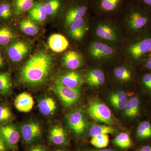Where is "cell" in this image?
Wrapping results in <instances>:
<instances>
[{
  "label": "cell",
  "mask_w": 151,
  "mask_h": 151,
  "mask_svg": "<svg viewBox=\"0 0 151 151\" xmlns=\"http://www.w3.org/2000/svg\"><path fill=\"white\" fill-rule=\"evenodd\" d=\"M85 80L89 86L93 87L101 86L105 82V73L101 69L94 68L86 73Z\"/></svg>",
  "instance_id": "21"
},
{
  "label": "cell",
  "mask_w": 151,
  "mask_h": 151,
  "mask_svg": "<svg viewBox=\"0 0 151 151\" xmlns=\"http://www.w3.org/2000/svg\"><path fill=\"white\" fill-rule=\"evenodd\" d=\"M137 151H151V144L143 145L140 147Z\"/></svg>",
  "instance_id": "40"
},
{
  "label": "cell",
  "mask_w": 151,
  "mask_h": 151,
  "mask_svg": "<svg viewBox=\"0 0 151 151\" xmlns=\"http://www.w3.org/2000/svg\"><path fill=\"white\" fill-rule=\"evenodd\" d=\"M0 151H6L5 143L0 134Z\"/></svg>",
  "instance_id": "41"
},
{
  "label": "cell",
  "mask_w": 151,
  "mask_h": 151,
  "mask_svg": "<svg viewBox=\"0 0 151 151\" xmlns=\"http://www.w3.org/2000/svg\"><path fill=\"white\" fill-rule=\"evenodd\" d=\"M128 0H92L89 2L91 7L96 13L111 15L121 12Z\"/></svg>",
  "instance_id": "6"
},
{
  "label": "cell",
  "mask_w": 151,
  "mask_h": 151,
  "mask_svg": "<svg viewBox=\"0 0 151 151\" xmlns=\"http://www.w3.org/2000/svg\"><path fill=\"white\" fill-rule=\"evenodd\" d=\"M128 100L127 94L122 91L114 92L109 97L111 105L118 110H124Z\"/></svg>",
  "instance_id": "25"
},
{
  "label": "cell",
  "mask_w": 151,
  "mask_h": 151,
  "mask_svg": "<svg viewBox=\"0 0 151 151\" xmlns=\"http://www.w3.org/2000/svg\"><path fill=\"white\" fill-rule=\"evenodd\" d=\"M14 37L13 32L9 28L4 27L0 28V45L8 44Z\"/></svg>",
  "instance_id": "36"
},
{
  "label": "cell",
  "mask_w": 151,
  "mask_h": 151,
  "mask_svg": "<svg viewBox=\"0 0 151 151\" xmlns=\"http://www.w3.org/2000/svg\"><path fill=\"white\" fill-rule=\"evenodd\" d=\"M35 0H13V6L15 15L18 16L28 12L35 4Z\"/></svg>",
  "instance_id": "27"
},
{
  "label": "cell",
  "mask_w": 151,
  "mask_h": 151,
  "mask_svg": "<svg viewBox=\"0 0 151 151\" xmlns=\"http://www.w3.org/2000/svg\"><path fill=\"white\" fill-rule=\"evenodd\" d=\"M29 151H45V149L41 146H36Z\"/></svg>",
  "instance_id": "42"
},
{
  "label": "cell",
  "mask_w": 151,
  "mask_h": 151,
  "mask_svg": "<svg viewBox=\"0 0 151 151\" xmlns=\"http://www.w3.org/2000/svg\"><path fill=\"white\" fill-rule=\"evenodd\" d=\"M89 116L94 121L111 125L113 123L112 112L104 103L95 101L90 103L87 108Z\"/></svg>",
  "instance_id": "7"
},
{
  "label": "cell",
  "mask_w": 151,
  "mask_h": 151,
  "mask_svg": "<svg viewBox=\"0 0 151 151\" xmlns=\"http://www.w3.org/2000/svg\"><path fill=\"white\" fill-rule=\"evenodd\" d=\"M150 113H151V111H150Z\"/></svg>",
  "instance_id": "48"
},
{
  "label": "cell",
  "mask_w": 151,
  "mask_h": 151,
  "mask_svg": "<svg viewBox=\"0 0 151 151\" xmlns=\"http://www.w3.org/2000/svg\"><path fill=\"white\" fill-rule=\"evenodd\" d=\"M11 110L6 106H0V122H5L12 119Z\"/></svg>",
  "instance_id": "37"
},
{
  "label": "cell",
  "mask_w": 151,
  "mask_h": 151,
  "mask_svg": "<svg viewBox=\"0 0 151 151\" xmlns=\"http://www.w3.org/2000/svg\"><path fill=\"white\" fill-rule=\"evenodd\" d=\"M14 105L17 110L20 112L27 113L32 109L34 105V101L29 93L23 92L16 98Z\"/></svg>",
  "instance_id": "16"
},
{
  "label": "cell",
  "mask_w": 151,
  "mask_h": 151,
  "mask_svg": "<svg viewBox=\"0 0 151 151\" xmlns=\"http://www.w3.org/2000/svg\"><path fill=\"white\" fill-rule=\"evenodd\" d=\"M42 128L37 122H29L22 126L21 134L25 143L30 144L40 137Z\"/></svg>",
  "instance_id": "11"
},
{
  "label": "cell",
  "mask_w": 151,
  "mask_h": 151,
  "mask_svg": "<svg viewBox=\"0 0 151 151\" xmlns=\"http://www.w3.org/2000/svg\"><path fill=\"white\" fill-rule=\"evenodd\" d=\"M15 15L12 1L0 0V19H8Z\"/></svg>",
  "instance_id": "30"
},
{
  "label": "cell",
  "mask_w": 151,
  "mask_h": 151,
  "mask_svg": "<svg viewBox=\"0 0 151 151\" xmlns=\"http://www.w3.org/2000/svg\"><path fill=\"white\" fill-rule=\"evenodd\" d=\"M139 3L151 12V0H130Z\"/></svg>",
  "instance_id": "38"
},
{
  "label": "cell",
  "mask_w": 151,
  "mask_h": 151,
  "mask_svg": "<svg viewBox=\"0 0 151 151\" xmlns=\"http://www.w3.org/2000/svg\"><path fill=\"white\" fill-rule=\"evenodd\" d=\"M139 81L144 92L151 97V71L143 73L140 77Z\"/></svg>",
  "instance_id": "34"
},
{
  "label": "cell",
  "mask_w": 151,
  "mask_h": 151,
  "mask_svg": "<svg viewBox=\"0 0 151 151\" xmlns=\"http://www.w3.org/2000/svg\"><path fill=\"white\" fill-rule=\"evenodd\" d=\"M52 60L50 55L40 52L32 55L22 68L20 79L24 84L36 86L43 83L51 70Z\"/></svg>",
  "instance_id": "1"
},
{
  "label": "cell",
  "mask_w": 151,
  "mask_h": 151,
  "mask_svg": "<svg viewBox=\"0 0 151 151\" xmlns=\"http://www.w3.org/2000/svg\"><path fill=\"white\" fill-rule=\"evenodd\" d=\"M48 44L52 51L55 52H60L68 48L69 42L67 39L63 35L55 34L49 38Z\"/></svg>",
  "instance_id": "17"
},
{
  "label": "cell",
  "mask_w": 151,
  "mask_h": 151,
  "mask_svg": "<svg viewBox=\"0 0 151 151\" xmlns=\"http://www.w3.org/2000/svg\"><path fill=\"white\" fill-rule=\"evenodd\" d=\"M124 115L130 119H139L142 115V100L138 95L130 98L124 109Z\"/></svg>",
  "instance_id": "13"
},
{
  "label": "cell",
  "mask_w": 151,
  "mask_h": 151,
  "mask_svg": "<svg viewBox=\"0 0 151 151\" xmlns=\"http://www.w3.org/2000/svg\"><path fill=\"white\" fill-rule=\"evenodd\" d=\"M4 65V60L2 57L1 54L0 52V68L1 67Z\"/></svg>",
  "instance_id": "44"
},
{
  "label": "cell",
  "mask_w": 151,
  "mask_h": 151,
  "mask_svg": "<svg viewBox=\"0 0 151 151\" xmlns=\"http://www.w3.org/2000/svg\"><path fill=\"white\" fill-rule=\"evenodd\" d=\"M19 28L24 33L29 36L36 35L39 30L37 26L28 18L23 19L20 22Z\"/></svg>",
  "instance_id": "29"
},
{
  "label": "cell",
  "mask_w": 151,
  "mask_h": 151,
  "mask_svg": "<svg viewBox=\"0 0 151 151\" xmlns=\"http://www.w3.org/2000/svg\"><path fill=\"white\" fill-rule=\"evenodd\" d=\"M86 15L70 25L69 28V35L76 40H80L85 35L88 29Z\"/></svg>",
  "instance_id": "15"
},
{
  "label": "cell",
  "mask_w": 151,
  "mask_h": 151,
  "mask_svg": "<svg viewBox=\"0 0 151 151\" xmlns=\"http://www.w3.org/2000/svg\"><path fill=\"white\" fill-rule=\"evenodd\" d=\"M29 49L27 43L22 41H18L14 42L9 47L8 55L13 62H20L27 54Z\"/></svg>",
  "instance_id": "12"
},
{
  "label": "cell",
  "mask_w": 151,
  "mask_h": 151,
  "mask_svg": "<svg viewBox=\"0 0 151 151\" xmlns=\"http://www.w3.org/2000/svg\"><path fill=\"white\" fill-rule=\"evenodd\" d=\"M113 142L121 148H128L132 145V140L129 135L125 132L117 135L113 139Z\"/></svg>",
  "instance_id": "32"
},
{
  "label": "cell",
  "mask_w": 151,
  "mask_h": 151,
  "mask_svg": "<svg viewBox=\"0 0 151 151\" xmlns=\"http://www.w3.org/2000/svg\"><path fill=\"white\" fill-rule=\"evenodd\" d=\"M38 107L42 114L48 116L52 114L56 109V103L55 100L50 97H46L40 100Z\"/></svg>",
  "instance_id": "28"
},
{
  "label": "cell",
  "mask_w": 151,
  "mask_h": 151,
  "mask_svg": "<svg viewBox=\"0 0 151 151\" xmlns=\"http://www.w3.org/2000/svg\"><path fill=\"white\" fill-rule=\"evenodd\" d=\"M0 134L9 147L13 148L16 147L20 135L15 127L12 125L0 126Z\"/></svg>",
  "instance_id": "14"
},
{
  "label": "cell",
  "mask_w": 151,
  "mask_h": 151,
  "mask_svg": "<svg viewBox=\"0 0 151 151\" xmlns=\"http://www.w3.org/2000/svg\"><path fill=\"white\" fill-rule=\"evenodd\" d=\"M12 86L9 75L7 73H0V92L2 94H7L10 91Z\"/></svg>",
  "instance_id": "35"
},
{
  "label": "cell",
  "mask_w": 151,
  "mask_h": 151,
  "mask_svg": "<svg viewBox=\"0 0 151 151\" xmlns=\"http://www.w3.org/2000/svg\"><path fill=\"white\" fill-rule=\"evenodd\" d=\"M115 132V128L111 126L98 124L92 125L89 130V134L92 137L97 135L112 134Z\"/></svg>",
  "instance_id": "31"
},
{
  "label": "cell",
  "mask_w": 151,
  "mask_h": 151,
  "mask_svg": "<svg viewBox=\"0 0 151 151\" xmlns=\"http://www.w3.org/2000/svg\"><path fill=\"white\" fill-rule=\"evenodd\" d=\"M136 139L140 142L151 140V120L140 122L136 130Z\"/></svg>",
  "instance_id": "19"
},
{
  "label": "cell",
  "mask_w": 151,
  "mask_h": 151,
  "mask_svg": "<svg viewBox=\"0 0 151 151\" xmlns=\"http://www.w3.org/2000/svg\"><path fill=\"white\" fill-rule=\"evenodd\" d=\"M86 151H116L115 150H113V149H102V150H88Z\"/></svg>",
  "instance_id": "43"
},
{
  "label": "cell",
  "mask_w": 151,
  "mask_h": 151,
  "mask_svg": "<svg viewBox=\"0 0 151 151\" xmlns=\"http://www.w3.org/2000/svg\"><path fill=\"white\" fill-rule=\"evenodd\" d=\"M141 64H142V67L145 70L151 71V55Z\"/></svg>",
  "instance_id": "39"
},
{
  "label": "cell",
  "mask_w": 151,
  "mask_h": 151,
  "mask_svg": "<svg viewBox=\"0 0 151 151\" xmlns=\"http://www.w3.org/2000/svg\"><path fill=\"white\" fill-rule=\"evenodd\" d=\"M98 22L94 29L95 35L98 38L111 43L119 41L120 31L113 22L109 20H103Z\"/></svg>",
  "instance_id": "5"
},
{
  "label": "cell",
  "mask_w": 151,
  "mask_h": 151,
  "mask_svg": "<svg viewBox=\"0 0 151 151\" xmlns=\"http://www.w3.org/2000/svg\"><path fill=\"white\" fill-rule=\"evenodd\" d=\"M82 62L83 59L81 55L75 51L68 52L63 57V64L71 70H75L80 67Z\"/></svg>",
  "instance_id": "22"
},
{
  "label": "cell",
  "mask_w": 151,
  "mask_h": 151,
  "mask_svg": "<svg viewBox=\"0 0 151 151\" xmlns=\"http://www.w3.org/2000/svg\"><path fill=\"white\" fill-rule=\"evenodd\" d=\"M68 124L70 129L76 134H80L86 128V119L84 113L80 110H75L68 115Z\"/></svg>",
  "instance_id": "10"
},
{
  "label": "cell",
  "mask_w": 151,
  "mask_h": 151,
  "mask_svg": "<svg viewBox=\"0 0 151 151\" xmlns=\"http://www.w3.org/2000/svg\"><path fill=\"white\" fill-rule=\"evenodd\" d=\"M58 80L64 86L73 89H78L82 82L81 75L76 71L65 73Z\"/></svg>",
  "instance_id": "20"
},
{
  "label": "cell",
  "mask_w": 151,
  "mask_h": 151,
  "mask_svg": "<svg viewBox=\"0 0 151 151\" xmlns=\"http://www.w3.org/2000/svg\"><path fill=\"white\" fill-rule=\"evenodd\" d=\"M68 1H70V0H68Z\"/></svg>",
  "instance_id": "49"
},
{
  "label": "cell",
  "mask_w": 151,
  "mask_h": 151,
  "mask_svg": "<svg viewBox=\"0 0 151 151\" xmlns=\"http://www.w3.org/2000/svg\"><path fill=\"white\" fill-rule=\"evenodd\" d=\"M122 10L127 27L133 35L151 29V12L140 4L128 0Z\"/></svg>",
  "instance_id": "2"
},
{
  "label": "cell",
  "mask_w": 151,
  "mask_h": 151,
  "mask_svg": "<svg viewBox=\"0 0 151 151\" xmlns=\"http://www.w3.org/2000/svg\"><path fill=\"white\" fill-rule=\"evenodd\" d=\"M43 1L47 17L55 16L61 11L65 4L64 0H45Z\"/></svg>",
  "instance_id": "24"
},
{
  "label": "cell",
  "mask_w": 151,
  "mask_h": 151,
  "mask_svg": "<svg viewBox=\"0 0 151 151\" xmlns=\"http://www.w3.org/2000/svg\"><path fill=\"white\" fill-rule=\"evenodd\" d=\"M87 1H88L89 2H90V1H92V0H87Z\"/></svg>",
  "instance_id": "46"
},
{
  "label": "cell",
  "mask_w": 151,
  "mask_h": 151,
  "mask_svg": "<svg viewBox=\"0 0 151 151\" xmlns=\"http://www.w3.org/2000/svg\"><path fill=\"white\" fill-rule=\"evenodd\" d=\"M28 18L33 22H43L47 17L44 6L43 0L36 1L32 8L27 12Z\"/></svg>",
  "instance_id": "18"
},
{
  "label": "cell",
  "mask_w": 151,
  "mask_h": 151,
  "mask_svg": "<svg viewBox=\"0 0 151 151\" xmlns=\"http://www.w3.org/2000/svg\"><path fill=\"white\" fill-rule=\"evenodd\" d=\"M89 55L96 60L111 59L116 56V52L113 47L102 42L94 41L88 48Z\"/></svg>",
  "instance_id": "8"
},
{
  "label": "cell",
  "mask_w": 151,
  "mask_h": 151,
  "mask_svg": "<svg viewBox=\"0 0 151 151\" xmlns=\"http://www.w3.org/2000/svg\"><path fill=\"white\" fill-rule=\"evenodd\" d=\"M55 90L58 96L66 107L75 104L80 97L79 89H73L64 86L58 80L55 83Z\"/></svg>",
  "instance_id": "9"
},
{
  "label": "cell",
  "mask_w": 151,
  "mask_h": 151,
  "mask_svg": "<svg viewBox=\"0 0 151 151\" xmlns=\"http://www.w3.org/2000/svg\"><path fill=\"white\" fill-rule=\"evenodd\" d=\"M9 1H13V0H9Z\"/></svg>",
  "instance_id": "47"
},
{
  "label": "cell",
  "mask_w": 151,
  "mask_h": 151,
  "mask_svg": "<svg viewBox=\"0 0 151 151\" xmlns=\"http://www.w3.org/2000/svg\"><path fill=\"white\" fill-rule=\"evenodd\" d=\"M57 151H65L62 150H57Z\"/></svg>",
  "instance_id": "45"
},
{
  "label": "cell",
  "mask_w": 151,
  "mask_h": 151,
  "mask_svg": "<svg viewBox=\"0 0 151 151\" xmlns=\"http://www.w3.org/2000/svg\"><path fill=\"white\" fill-rule=\"evenodd\" d=\"M50 140L57 145H61L66 142L67 137L65 130L60 126L53 127L50 133Z\"/></svg>",
  "instance_id": "26"
},
{
  "label": "cell",
  "mask_w": 151,
  "mask_h": 151,
  "mask_svg": "<svg viewBox=\"0 0 151 151\" xmlns=\"http://www.w3.org/2000/svg\"><path fill=\"white\" fill-rule=\"evenodd\" d=\"M113 74L115 78L121 82H127L132 81L134 73L132 66L122 65L118 66L114 69Z\"/></svg>",
  "instance_id": "23"
},
{
  "label": "cell",
  "mask_w": 151,
  "mask_h": 151,
  "mask_svg": "<svg viewBox=\"0 0 151 151\" xmlns=\"http://www.w3.org/2000/svg\"><path fill=\"white\" fill-rule=\"evenodd\" d=\"M126 47L127 56L141 64L151 55V29L134 35Z\"/></svg>",
  "instance_id": "3"
},
{
  "label": "cell",
  "mask_w": 151,
  "mask_h": 151,
  "mask_svg": "<svg viewBox=\"0 0 151 151\" xmlns=\"http://www.w3.org/2000/svg\"><path fill=\"white\" fill-rule=\"evenodd\" d=\"M89 9L87 0H70L64 4L62 11L65 26L68 27L74 22L86 16Z\"/></svg>",
  "instance_id": "4"
},
{
  "label": "cell",
  "mask_w": 151,
  "mask_h": 151,
  "mask_svg": "<svg viewBox=\"0 0 151 151\" xmlns=\"http://www.w3.org/2000/svg\"><path fill=\"white\" fill-rule=\"evenodd\" d=\"M90 143L97 148H104L106 147L109 144V136L107 134L96 135L92 137Z\"/></svg>",
  "instance_id": "33"
}]
</instances>
